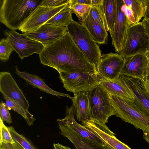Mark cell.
<instances>
[{
	"label": "cell",
	"instance_id": "5b68a950",
	"mask_svg": "<svg viewBox=\"0 0 149 149\" xmlns=\"http://www.w3.org/2000/svg\"><path fill=\"white\" fill-rule=\"evenodd\" d=\"M86 93L90 119L102 123H107L109 117L115 115L108 93L100 84Z\"/></svg>",
	"mask_w": 149,
	"mask_h": 149
},
{
	"label": "cell",
	"instance_id": "74e56055",
	"mask_svg": "<svg viewBox=\"0 0 149 149\" xmlns=\"http://www.w3.org/2000/svg\"><path fill=\"white\" fill-rule=\"evenodd\" d=\"M141 22L143 25L148 36L149 46V20L143 18Z\"/></svg>",
	"mask_w": 149,
	"mask_h": 149
},
{
	"label": "cell",
	"instance_id": "f35d334b",
	"mask_svg": "<svg viewBox=\"0 0 149 149\" xmlns=\"http://www.w3.org/2000/svg\"><path fill=\"white\" fill-rule=\"evenodd\" d=\"M146 9L143 18L149 20V0H146Z\"/></svg>",
	"mask_w": 149,
	"mask_h": 149
},
{
	"label": "cell",
	"instance_id": "f546056e",
	"mask_svg": "<svg viewBox=\"0 0 149 149\" xmlns=\"http://www.w3.org/2000/svg\"><path fill=\"white\" fill-rule=\"evenodd\" d=\"M89 15L96 22L105 28V23L103 11L102 3L100 5L97 7L91 6Z\"/></svg>",
	"mask_w": 149,
	"mask_h": 149
},
{
	"label": "cell",
	"instance_id": "d6a6232c",
	"mask_svg": "<svg viewBox=\"0 0 149 149\" xmlns=\"http://www.w3.org/2000/svg\"><path fill=\"white\" fill-rule=\"evenodd\" d=\"M69 0H42L39 5L43 6L56 7L68 3Z\"/></svg>",
	"mask_w": 149,
	"mask_h": 149
},
{
	"label": "cell",
	"instance_id": "d590c367",
	"mask_svg": "<svg viewBox=\"0 0 149 149\" xmlns=\"http://www.w3.org/2000/svg\"><path fill=\"white\" fill-rule=\"evenodd\" d=\"M143 83L145 89L149 95V61L146 68L145 80Z\"/></svg>",
	"mask_w": 149,
	"mask_h": 149
},
{
	"label": "cell",
	"instance_id": "4fadbf2b",
	"mask_svg": "<svg viewBox=\"0 0 149 149\" xmlns=\"http://www.w3.org/2000/svg\"><path fill=\"white\" fill-rule=\"evenodd\" d=\"M116 14L113 31L110 33L112 44L116 52L119 54L122 49L130 24L121 10L123 0H116Z\"/></svg>",
	"mask_w": 149,
	"mask_h": 149
},
{
	"label": "cell",
	"instance_id": "d6986e66",
	"mask_svg": "<svg viewBox=\"0 0 149 149\" xmlns=\"http://www.w3.org/2000/svg\"><path fill=\"white\" fill-rule=\"evenodd\" d=\"M99 84L109 94L132 101L134 100L131 91L119 76L113 79L102 78Z\"/></svg>",
	"mask_w": 149,
	"mask_h": 149
},
{
	"label": "cell",
	"instance_id": "e575fe53",
	"mask_svg": "<svg viewBox=\"0 0 149 149\" xmlns=\"http://www.w3.org/2000/svg\"><path fill=\"white\" fill-rule=\"evenodd\" d=\"M19 144L15 143L13 144L9 143L0 144V149H24Z\"/></svg>",
	"mask_w": 149,
	"mask_h": 149
},
{
	"label": "cell",
	"instance_id": "f1b7e54d",
	"mask_svg": "<svg viewBox=\"0 0 149 149\" xmlns=\"http://www.w3.org/2000/svg\"><path fill=\"white\" fill-rule=\"evenodd\" d=\"M14 49L6 38L1 39L0 42V59L2 61H6Z\"/></svg>",
	"mask_w": 149,
	"mask_h": 149
},
{
	"label": "cell",
	"instance_id": "e0dca14e",
	"mask_svg": "<svg viewBox=\"0 0 149 149\" xmlns=\"http://www.w3.org/2000/svg\"><path fill=\"white\" fill-rule=\"evenodd\" d=\"M66 116L63 119H57V122L66 125L82 137L104 145V143L96 135L84 126L77 123L75 120L73 109L72 106H67L66 109Z\"/></svg>",
	"mask_w": 149,
	"mask_h": 149
},
{
	"label": "cell",
	"instance_id": "83f0119b",
	"mask_svg": "<svg viewBox=\"0 0 149 149\" xmlns=\"http://www.w3.org/2000/svg\"><path fill=\"white\" fill-rule=\"evenodd\" d=\"M69 7L72 13H74L80 22H82L88 16L91 6L86 4L77 3Z\"/></svg>",
	"mask_w": 149,
	"mask_h": 149
},
{
	"label": "cell",
	"instance_id": "8fae6325",
	"mask_svg": "<svg viewBox=\"0 0 149 149\" xmlns=\"http://www.w3.org/2000/svg\"><path fill=\"white\" fill-rule=\"evenodd\" d=\"M124 59L120 74L144 81L149 61V53L134 55L125 58Z\"/></svg>",
	"mask_w": 149,
	"mask_h": 149
},
{
	"label": "cell",
	"instance_id": "ee69618b",
	"mask_svg": "<svg viewBox=\"0 0 149 149\" xmlns=\"http://www.w3.org/2000/svg\"></svg>",
	"mask_w": 149,
	"mask_h": 149
},
{
	"label": "cell",
	"instance_id": "1f68e13d",
	"mask_svg": "<svg viewBox=\"0 0 149 149\" xmlns=\"http://www.w3.org/2000/svg\"><path fill=\"white\" fill-rule=\"evenodd\" d=\"M0 118L3 122L10 124L12 120L10 113L6 103L1 101L0 103Z\"/></svg>",
	"mask_w": 149,
	"mask_h": 149
},
{
	"label": "cell",
	"instance_id": "7bdbcfd3",
	"mask_svg": "<svg viewBox=\"0 0 149 149\" xmlns=\"http://www.w3.org/2000/svg\"><path fill=\"white\" fill-rule=\"evenodd\" d=\"M104 145L106 149H114L109 146L108 145L105 143H104Z\"/></svg>",
	"mask_w": 149,
	"mask_h": 149
},
{
	"label": "cell",
	"instance_id": "2e32d148",
	"mask_svg": "<svg viewBox=\"0 0 149 149\" xmlns=\"http://www.w3.org/2000/svg\"><path fill=\"white\" fill-rule=\"evenodd\" d=\"M119 77L133 94V101L149 116V95L146 91L143 81L120 74Z\"/></svg>",
	"mask_w": 149,
	"mask_h": 149
},
{
	"label": "cell",
	"instance_id": "8992f818",
	"mask_svg": "<svg viewBox=\"0 0 149 149\" xmlns=\"http://www.w3.org/2000/svg\"><path fill=\"white\" fill-rule=\"evenodd\" d=\"M149 53L148 36L142 22L129 26L119 54L124 58L135 55Z\"/></svg>",
	"mask_w": 149,
	"mask_h": 149
},
{
	"label": "cell",
	"instance_id": "9a60e30c",
	"mask_svg": "<svg viewBox=\"0 0 149 149\" xmlns=\"http://www.w3.org/2000/svg\"><path fill=\"white\" fill-rule=\"evenodd\" d=\"M67 31L66 27L45 24L35 31L24 33V34L45 45L56 41Z\"/></svg>",
	"mask_w": 149,
	"mask_h": 149
},
{
	"label": "cell",
	"instance_id": "4316f807",
	"mask_svg": "<svg viewBox=\"0 0 149 149\" xmlns=\"http://www.w3.org/2000/svg\"><path fill=\"white\" fill-rule=\"evenodd\" d=\"M14 140L24 149H38L31 142L22 134L17 132L13 127H7Z\"/></svg>",
	"mask_w": 149,
	"mask_h": 149
},
{
	"label": "cell",
	"instance_id": "6da1fadb",
	"mask_svg": "<svg viewBox=\"0 0 149 149\" xmlns=\"http://www.w3.org/2000/svg\"><path fill=\"white\" fill-rule=\"evenodd\" d=\"M39 56L41 64L58 72L97 73L95 67L89 62L68 31L56 41L45 45Z\"/></svg>",
	"mask_w": 149,
	"mask_h": 149
},
{
	"label": "cell",
	"instance_id": "7402d4cb",
	"mask_svg": "<svg viewBox=\"0 0 149 149\" xmlns=\"http://www.w3.org/2000/svg\"><path fill=\"white\" fill-rule=\"evenodd\" d=\"M81 24L87 30L93 40L97 44L106 43L108 33L106 29L96 22L90 15Z\"/></svg>",
	"mask_w": 149,
	"mask_h": 149
},
{
	"label": "cell",
	"instance_id": "44dd1931",
	"mask_svg": "<svg viewBox=\"0 0 149 149\" xmlns=\"http://www.w3.org/2000/svg\"><path fill=\"white\" fill-rule=\"evenodd\" d=\"M72 106L77 119L82 122L90 119L88 98L86 93L79 92L74 94Z\"/></svg>",
	"mask_w": 149,
	"mask_h": 149
},
{
	"label": "cell",
	"instance_id": "484cf974",
	"mask_svg": "<svg viewBox=\"0 0 149 149\" xmlns=\"http://www.w3.org/2000/svg\"><path fill=\"white\" fill-rule=\"evenodd\" d=\"M124 4L132 10L136 24L143 17L146 9V0H123Z\"/></svg>",
	"mask_w": 149,
	"mask_h": 149
},
{
	"label": "cell",
	"instance_id": "836d02e7",
	"mask_svg": "<svg viewBox=\"0 0 149 149\" xmlns=\"http://www.w3.org/2000/svg\"><path fill=\"white\" fill-rule=\"evenodd\" d=\"M121 8L130 25L136 24L135 19L132 10L124 4L123 1Z\"/></svg>",
	"mask_w": 149,
	"mask_h": 149
},
{
	"label": "cell",
	"instance_id": "ffe728a7",
	"mask_svg": "<svg viewBox=\"0 0 149 149\" xmlns=\"http://www.w3.org/2000/svg\"><path fill=\"white\" fill-rule=\"evenodd\" d=\"M15 73L24 79L27 84L33 86L34 88L39 89L42 92L56 96L59 98H60V96L67 97L72 99L73 97L70 96L68 94L61 93L52 89L45 84L43 79L38 75L25 72L20 71L17 66L15 67Z\"/></svg>",
	"mask_w": 149,
	"mask_h": 149
},
{
	"label": "cell",
	"instance_id": "d4e9b609",
	"mask_svg": "<svg viewBox=\"0 0 149 149\" xmlns=\"http://www.w3.org/2000/svg\"><path fill=\"white\" fill-rule=\"evenodd\" d=\"M72 13L68 4L54 15L45 24L66 27L72 19Z\"/></svg>",
	"mask_w": 149,
	"mask_h": 149
},
{
	"label": "cell",
	"instance_id": "7c38bea8",
	"mask_svg": "<svg viewBox=\"0 0 149 149\" xmlns=\"http://www.w3.org/2000/svg\"><path fill=\"white\" fill-rule=\"evenodd\" d=\"M83 125L98 137L104 143L114 149H132L115 136L105 124L90 119L82 122Z\"/></svg>",
	"mask_w": 149,
	"mask_h": 149
},
{
	"label": "cell",
	"instance_id": "4dcf8cb0",
	"mask_svg": "<svg viewBox=\"0 0 149 149\" xmlns=\"http://www.w3.org/2000/svg\"><path fill=\"white\" fill-rule=\"evenodd\" d=\"M0 143L13 144L16 143L12 138L8 129L0 118Z\"/></svg>",
	"mask_w": 149,
	"mask_h": 149
},
{
	"label": "cell",
	"instance_id": "277c9868",
	"mask_svg": "<svg viewBox=\"0 0 149 149\" xmlns=\"http://www.w3.org/2000/svg\"><path fill=\"white\" fill-rule=\"evenodd\" d=\"M66 28L75 44L96 68L102 56L101 51L86 28L72 19Z\"/></svg>",
	"mask_w": 149,
	"mask_h": 149
},
{
	"label": "cell",
	"instance_id": "cb8c5ba5",
	"mask_svg": "<svg viewBox=\"0 0 149 149\" xmlns=\"http://www.w3.org/2000/svg\"><path fill=\"white\" fill-rule=\"evenodd\" d=\"M6 101V104L9 110L12 109L22 116L25 120L27 124L31 126L36 120L33 116L25 109L19 103L14 100L3 95Z\"/></svg>",
	"mask_w": 149,
	"mask_h": 149
},
{
	"label": "cell",
	"instance_id": "3957f363",
	"mask_svg": "<svg viewBox=\"0 0 149 149\" xmlns=\"http://www.w3.org/2000/svg\"><path fill=\"white\" fill-rule=\"evenodd\" d=\"M115 115L149 134V116L134 101L109 94Z\"/></svg>",
	"mask_w": 149,
	"mask_h": 149
},
{
	"label": "cell",
	"instance_id": "60d3db41",
	"mask_svg": "<svg viewBox=\"0 0 149 149\" xmlns=\"http://www.w3.org/2000/svg\"><path fill=\"white\" fill-rule=\"evenodd\" d=\"M102 2V0H91V6L98 7L100 5Z\"/></svg>",
	"mask_w": 149,
	"mask_h": 149
},
{
	"label": "cell",
	"instance_id": "5bb4252c",
	"mask_svg": "<svg viewBox=\"0 0 149 149\" xmlns=\"http://www.w3.org/2000/svg\"><path fill=\"white\" fill-rule=\"evenodd\" d=\"M0 91L3 95L17 101L25 109L28 110L29 101L8 72L0 73Z\"/></svg>",
	"mask_w": 149,
	"mask_h": 149
},
{
	"label": "cell",
	"instance_id": "8d00e7d4",
	"mask_svg": "<svg viewBox=\"0 0 149 149\" xmlns=\"http://www.w3.org/2000/svg\"><path fill=\"white\" fill-rule=\"evenodd\" d=\"M77 3L86 4L91 6V0H69L68 3L69 7Z\"/></svg>",
	"mask_w": 149,
	"mask_h": 149
},
{
	"label": "cell",
	"instance_id": "7a4b0ae2",
	"mask_svg": "<svg viewBox=\"0 0 149 149\" xmlns=\"http://www.w3.org/2000/svg\"><path fill=\"white\" fill-rule=\"evenodd\" d=\"M41 1L0 0V22L11 30L19 29Z\"/></svg>",
	"mask_w": 149,
	"mask_h": 149
},
{
	"label": "cell",
	"instance_id": "30bf717a",
	"mask_svg": "<svg viewBox=\"0 0 149 149\" xmlns=\"http://www.w3.org/2000/svg\"><path fill=\"white\" fill-rule=\"evenodd\" d=\"M124 61L122 56L117 53L102 55L96 68L97 74L103 79H115L120 75Z\"/></svg>",
	"mask_w": 149,
	"mask_h": 149
},
{
	"label": "cell",
	"instance_id": "ab89813d",
	"mask_svg": "<svg viewBox=\"0 0 149 149\" xmlns=\"http://www.w3.org/2000/svg\"><path fill=\"white\" fill-rule=\"evenodd\" d=\"M53 146L54 149H71L68 147L63 146L59 143H54Z\"/></svg>",
	"mask_w": 149,
	"mask_h": 149
},
{
	"label": "cell",
	"instance_id": "603a6c76",
	"mask_svg": "<svg viewBox=\"0 0 149 149\" xmlns=\"http://www.w3.org/2000/svg\"><path fill=\"white\" fill-rule=\"evenodd\" d=\"M102 6L105 29L110 33L113 31L116 19V0H102Z\"/></svg>",
	"mask_w": 149,
	"mask_h": 149
},
{
	"label": "cell",
	"instance_id": "ba28073f",
	"mask_svg": "<svg viewBox=\"0 0 149 149\" xmlns=\"http://www.w3.org/2000/svg\"><path fill=\"white\" fill-rule=\"evenodd\" d=\"M4 34L22 61L33 54H40L44 49V45L41 42L15 30H6Z\"/></svg>",
	"mask_w": 149,
	"mask_h": 149
},
{
	"label": "cell",
	"instance_id": "9c48e42d",
	"mask_svg": "<svg viewBox=\"0 0 149 149\" xmlns=\"http://www.w3.org/2000/svg\"><path fill=\"white\" fill-rule=\"evenodd\" d=\"M68 4L67 3L56 7L43 6L39 5L19 30L24 33L36 31Z\"/></svg>",
	"mask_w": 149,
	"mask_h": 149
},
{
	"label": "cell",
	"instance_id": "52a82bcc",
	"mask_svg": "<svg viewBox=\"0 0 149 149\" xmlns=\"http://www.w3.org/2000/svg\"><path fill=\"white\" fill-rule=\"evenodd\" d=\"M64 87L74 94L86 92L99 84L102 78L97 73L83 72H58Z\"/></svg>",
	"mask_w": 149,
	"mask_h": 149
},
{
	"label": "cell",
	"instance_id": "b9f144b4",
	"mask_svg": "<svg viewBox=\"0 0 149 149\" xmlns=\"http://www.w3.org/2000/svg\"><path fill=\"white\" fill-rule=\"evenodd\" d=\"M143 139L149 144V134L143 133Z\"/></svg>",
	"mask_w": 149,
	"mask_h": 149
},
{
	"label": "cell",
	"instance_id": "ac0fdd59",
	"mask_svg": "<svg viewBox=\"0 0 149 149\" xmlns=\"http://www.w3.org/2000/svg\"><path fill=\"white\" fill-rule=\"evenodd\" d=\"M58 124L60 134L67 138L77 149H106L104 145L85 138L68 126Z\"/></svg>",
	"mask_w": 149,
	"mask_h": 149
}]
</instances>
